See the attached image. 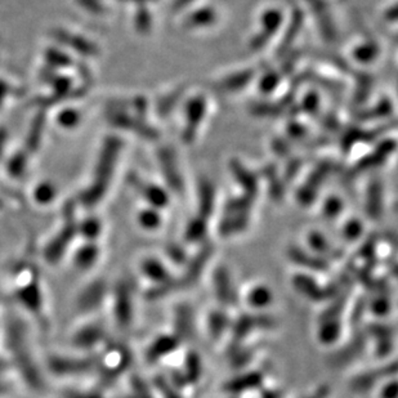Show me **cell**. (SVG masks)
<instances>
[{
    "instance_id": "2",
    "label": "cell",
    "mask_w": 398,
    "mask_h": 398,
    "mask_svg": "<svg viewBox=\"0 0 398 398\" xmlns=\"http://www.w3.org/2000/svg\"><path fill=\"white\" fill-rule=\"evenodd\" d=\"M292 286L298 294L302 295L304 299L313 303L325 302L328 299H332L335 295L339 294L338 292L332 290V287L320 284L317 277H314L312 274L302 272V271H298L296 274L292 276Z\"/></svg>"
},
{
    "instance_id": "17",
    "label": "cell",
    "mask_w": 398,
    "mask_h": 398,
    "mask_svg": "<svg viewBox=\"0 0 398 398\" xmlns=\"http://www.w3.org/2000/svg\"><path fill=\"white\" fill-rule=\"evenodd\" d=\"M303 19L304 15L302 10H295L293 12L292 19H290V22L287 25V30L285 31L283 40H281L280 46L277 48V57H284L285 55L289 53L290 48L293 47V43H294L296 37L299 35L301 29L303 26Z\"/></svg>"
},
{
    "instance_id": "26",
    "label": "cell",
    "mask_w": 398,
    "mask_h": 398,
    "mask_svg": "<svg viewBox=\"0 0 398 398\" xmlns=\"http://www.w3.org/2000/svg\"><path fill=\"white\" fill-rule=\"evenodd\" d=\"M177 310L178 311L176 313V319H174L176 329L182 330V339L190 338L191 332L195 330L193 311H191V307L189 305H180Z\"/></svg>"
},
{
    "instance_id": "14",
    "label": "cell",
    "mask_w": 398,
    "mask_h": 398,
    "mask_svg": "<svg viewBox=\"0 0 398 398\" xmlns=\"http://www.w3.org/2000/svg\"><path fill=\"white\" fill-rule=\"evenodd\" d=\"M395 147H396V144H395L393 140H388V141L380 143L374 151L369 153L368 156L362 158L360 162H357V165L352 169V176H357V173H362V171H369V169L379 167L387 160V158L393 152Z\"/></svg>"
},
{
    "instance_id": "38",
    "label": "cell",
    "mask_w": 398,
    "mask_h": 398,
    "mask_svg": "<svg viewBox=\"0 0 398 398\" xmlns=\"http://www.w3.org/2000/svg\"><path fill=\"white\" fill-rule=\"evenodd\" d=\"M165 254L173 265H186V263L189 262V256H187L186 250L178 244L168 245L165 249Z\"/></svg>"
},
{
    "instance_id": "8",
    "label": "cell",
    "mask_w": 398,
    "mask_h": 398,
    "mask_svg": "<svg viewBox=\"0 0 398 398\" xmlns=\"http://www.w3.org/2000/svg\"><path fill=\"white\" fill-rule=\"evenodd\" d=\"M234 319H231L228 310L217 307L209 311L205 317V328L210 339L214 341H222L223 337L229 334Z\"/></svg>"
},
{
    "instance_id": "32",
    "label": "cell",
    "mask_w": 398,
    "mask_h": 398,
    "mask_svg": "<svg viewBox=\"0 0 398 398\" xmlns=\"http://www.w3.org/2000/svg\"><path fill=\"white\" fill-rule=\"evenodd\" d=\"M379 56V46L374 41L363 43L353 50V57L361 64H369Z\"/></svg>"
},
{
    "instance_id": "40",
    "label": "cell",
    "mask_w": 398,
    "mask_h": 398,
    "mask_svg": "<svg viewBox=\"0 0 398 398\" xmlns=\"http://www.w3.org/2000/svg\"><path fill=\"white\" fill-rule=\"evenodd\" d=\"M320 97L316 92H310L304 95L303 101H302V108H303L304 114L310 115V116H316L320 111Z\"/></svg>"
},
{
    "instance_id": "1",
    "label": "cell",
    "mask_w": 398,
    "mask_h": 398,
    "mask_svg": "<svg viewBox=\"0 0 398 398\" xmlns=\"http://www.w3.org/2000/svg\"><path fill=\"white\" fill-rule=\"evenodd\" d=\"M254 199L243 195L228 200L219 222L218 231L222 237L235 236L247 229L250 222V211Z\"/></svg>"
},
{
    "instance_id": "54",
    "label": "cell",
    "mask_w": 398,
    "mask_h": 398,
    "mask_svg": "<svg viewBox=\"0 0 398 398\" xmlns=\"http://www.w3.org/2000/svg\"><path fill=\"white\" fill-rule=\"evenodd\" d=\"M310 1H314V0H310Z\"/></svg>"
},
{
    "instance_id": "10",
    "label": "cell",
    "mask_w": 398,
    "mask_h": 398,
    "mask_svg": "<svg viewBox=\"0 0 398 398\" xmlns=\"http://www.w3.org/2000/svg\"><path fill=\"white\" fill-rule=\"evenodd\" d=\"M344 330L343 319L320 314L316 329V338L323 347H332L341 341Z\"/></svg>"
},
{
    "instance_id": "53",
    "label": "cell",
    "mask_w": 398,
    "mask_h": 398,
    "mask_svg": "<svg viewBox=\"0 0 398 398\" xmlns=\"http://www.w3.org/2000/svg\"><path fill=\"white\" fill-rule=\"evenodd\" d=\"M227 398H236V397H228V396H227Z\"/></svg>"
},
{
    "instance_id": "23",
    "label": "cell",
    "mask_w": 398,
    "mask_h": 398,
    "mask_svg": "<svg viewBox=\"0 0 398 398\" xmlns=\"http://www.w3.org/2000/svg\"><path fill=\"white\" fill-rule=\"evenodd\" d=\"M254 76L256 73L253 70H244L231 74L219 82V89L226 92H236L249 86L250 82L254 79Z\"/></svg>"
},
{
    "instance_id": "27",
    "label": "cell",
    "mask_w": 398,
    "mask_h": 398,
    "mask_svg": "<svg viewBox=\"0 0 398 398\" xmlns=\"http://www.w3.org/2000/svg\"><path fill=\"white\" fill-rule=\"evenodd\" d=\"M117 122H119V125H122L124 128H128V129H134L135 132L138 133L140 135H142L144 138L147 140H158L159 138V132L158 129H155L151 125L144 123V122H140V120H135V119H131L128 116H119L117 117Z\"/></svg>"
},
{
    "instance_id": "25",
    "label": "cell",
    "mask_w": 398,
    "mask_h": 398,
    "mask_svg": "<svg viewBox=\"0 0 398 398\" xmlns=\"http://www.w3.org/2000/svg\"><path fill=\"white\" fill-rule=\"evenodd\" d=\"M217 19L216 10L210 7H202L198 10L191 12L184 19V28L187 29H198V28H207L209 25L214 23Z\"/></svg>"
},
{
    "instance_id": "37",
    "label": "cell",
    "mask_w": 398,
    "mask_h": 398,
    "mask_svg": "<svg viewBox=\"0 0 398 398\" xmlns=\"http://www.w3.org/2000/svg\"><path fill=\"white\" fill-rule=\"evenodd\" d=\"M392 113V104L389 102V100H383L380 101L379 104H377L375 107H372L369 111H365L359 116L361 120H366V119H378V117H384V116H389Z\"/></svg>"
},
{
    "instance_id": "35",
    "label": "cell",
    "mask_w": 398,
    "mask_h": 398,
    "mask_svg": "<svg viewBox=\"0 0 398 398\" xmlns=\"http://www.w3.org/2000/svg\"><path fill=\"white\" fill-rule=\"evenodd\" d=\"M357 89L353 95V101L354 104H363L368 98H369L370 93H371V86H372V77L366 74H361L359 75V80H357Z\"/></svg>"
},
{
    "instance_id": "41",
    "label": "cell",
    "mask_w": 398,
    "mask_h": 398,
    "mask_svg": "<svg viewBox=\"0 0 398 398\" xmlns=\"http://www.w3.org/2000/svg\"><path fill=\"white\" fill-rule=\"evenodd\" d=\"M135 26L141 32H149L151 30L152 16L151 13L146 8H141L135 15Z\"/></svg>"
},
{
    "instance_id": "36",
    "label": "cell",
    "mask_w": 398,
    "mask_h": 398,
    "mask_svg": "<svg viewBox=\"0 0 398 398\" xmlns=\"http://www.w3.org/2000/svg\"><path fill=\"white\" fill-rule=\"evenodd\" d=\"M343 201L337 196H330L325 200L323 205V217L326 219H335L341 216L343 211Z\"/></svg>"
},
{
    "instance_id": "42",
    "label": "cell",
    "mask_w": 398,
    "mask_h": 398,
    "mask_svg": "<svg viewBox=\"0 0 398 398\" xmlns=\"http://www.w3.org/2000/svg\"><path fill=\"white\" fill-rule=\"evenodd\" d=\"M363 135V131H361L359 128H351L348 132L345 133L341 138V147L344 151H348L353 147V144L361 141Z\"/></svg>"
},
{
    "instance_id": "4",
    "label": "cell",
    "mask_w": 398,
    "mask_h": 398,
    "mask_svg": "<svg viewBox=\"0 0 398 398\" xmlns=\"http://www.w3.org/2000/svg\"><path fill=\"white\" fill-rule=\"evenodd\" d=\"M265 374L258 370H245L235 378L228 379L223 384V389L228 397L240 398L243 393L256 392L263 388Z\"/></svg>"
},
{
    "instance_id": "43",
    "label": "cell",
    "mask_w": 398,
    "mask_h": 398,
    "mask_svg": "<svg viewBox=\"0 0 398 398\" xmlns=\"http://www.w3.org/2000/svg\"><path fill=\"white\" fill-rule=\"evenodd\" d=\"M284 57L285 61L284 64H283V73H284L285 75H289V74L293 73V70H294L295 66H296V64H298V61H299V58H301V52H299V50L292 52V53H289V55H285Z\"/></svg>"
},
{
    "instance_id": "7",
    "label": "cell",
    "mask_w": 398,
    "mask_h": 398,
    "mask_svg": "<svg viewBox=\"0 0 398 398\" xmlns=\"http://www.w3.org/2000/svg\"><path fill=\"white\" fill-rule=\"evenodd\" d=\"M241 299L250 311L267 312L275 303V293L271 286L263 283H256L247 289Z\"/></svg>"
},
{
    "instance_id": "30",
    "label": "cell",
    "mask_w": 398,
    "mask_h": 398,
    "mask_svg": "<svg viewBox=\"0 0 398 398\" xmlns=\"http://www.w3.org/2000/svg\"><path fill=\"white\" fill-rule=\"evenodd\" d=\"M262 171H263V176L268 180V183H269L271 198L276 200V201L283 199L285 195V184L284 182L278 178L275 167L274 165H267Z\"/></svg>"
},
{
    "instance_id": "33",
    "label": "cell",
    "mask_w": 398,
    "mask_h": 398,
    "mask_svg": "<svg viewBox=\"0 0 398 398\" xmlns=\"http://www.w3.org/2000/svg\"><path fill=\"white\" fill-rule=\"evenodd\" d=\"M140 225L141 227L147 229V231H156L158 228H160L162 223V216L159 214V211L155 208L146 209L140 213Z\"/></svg>"
},
{
    "instance_id": "6",
    "label": "cell",
    "mask_w": 398,
    "mask_h": 398,
    "mask_svg": "<svg viewBox=\"0 0 398 398\" xmlns=\"http://www.w3.org/2000/svg\"><path fill=\"white\" fill-rule=\"evenodd\" d=\"M207 113V100L202 95H196L186 106V126L182 133V140L190 143L195 140L200 123Z\"/></svg>"
},
{
    "instance_id": "11",
    "label": "cell",
    "mask_w": 398,
    "mask_h": 398,
    "mask_svg": "<svg viewBox=\"0 0 398 398\" xmlns=\"http://www.w3.org/2000/svg\"><path fill=\"white\" fill-rule=\"evenodd\" d=\"M158 158L160 162L162 176L167 180V183L169 184L171 190L180 193L183 191V180H182V176L177 165V159H176L174 152L169 147H162L158 151Z\"/></svg>"
},
{
    "instance_id": "47",
    "label": "cell",
    "mask_w": 398,
    "mask_h": 398,
    "mask_svg": "<svg viewBox=\"0 0 398 398\" xmlns=\"http://www.w3.org/2000/svg\"><path fill=\"white\" fill-rule=\"evenodd\" d=\"M260 398H283V393L278 389H260Z\"/></svg>"
},
{
    "instance_id": "39",
    "label": "cell",
    "mask_w": 398,
    "mask_h": 398,
    "mask_svg": "<svg viewBox=\"0 0 398 398\" xmlns=\"http://www.w3.org/2000/svg\"><path fill=\"white\" fill-rule=\"evenodd\" d=\"M280 84V75L276 71H268L259 82V91L263 95H271Z\"/></svg>"
},
{
    "instance_id": "29",
    "label": "cell",
    "mask_w": 398,
    "mask_h": 398,
    "mask_svg": "<svg viewBox=\"0 0 398 398\" xmlns=\"http://www.w3.org/2000/svg\"><path fill=\"white\" fill-rule=\"evenodd\" d=\"M184 91H186L184 86H180V88L174 89L171 93L162 97L156 104L158 115L162 117H167L168 115L171 114V111L174 110V107L180 102V98L184 95Z\"/></svg>"
},
{
    "instance_id": "20",
    "label": "cell",
    "mask_w": 398,
    "mask_h": 398,
    "mask_svg": "<svg viewBox=\"0 0 398 398\" xmlns=\"http://www.w3.org/2000/svg\"><path fill=\"white\" fill-rule=\"evenodd\" d=\"M366 213L371 219H380L383 214V190L379 180H371L366 193Z\"/></svg>"
},
{
    "instance_id": "52",
    "label": "cell",
    "mask_w": 398,
    "mask_h": 398,
    "mask_svg": "<svg viewBox=\"0 0 398 398\" xmlns=\"http://www.w3.org/2000/svg\"><path fill=\"white\" fill-rule=\"evenodd\" d=\"M132 1H137V3H149V1H156V0H132Z\"/></svg>"
},
{
    "instance_id": "13",
    "label": "cell",
    "mask_w": 398,
    "mask_h": 398,
    "mask_svg": "<svg viewBox=\"0 0 398 398\" xmlns=\"http://www.w3.org/2000/svg\"><path fill=\"white\" fill-rule=\"evenodd\" d=\"M284 16L278 10H269L262 16V31L258 32L250 41L252 49H260L274 37L283 23Z\"/></svg>"
},
{
    "instance_id": "48",
    "label": "cell",
    "mask_w": 398,
    "mask_h": 398,
    "mask_svg": "<svg viewBox=\"0 0 398 398\" xmlns=\"http://www.w3.org/2000/svg\"><path fill=\"white\" fill-rule=\"evenodd\" d=\"M338 123H339V122H338V119H337L334 115H328V116L323 117V126L328 128V129H335V128H338V125H339Z\"/></svg>"
},
{
    "instance_id": "28",
    "label": "cell",
    "mask_w": 398,
    "mask_h": 398,
    "mask_svg": "<svg viewBox=\"0 0 398 398\" xmlns=\"http://www.w3.org/2000/svg\"><path fill=\"white\" fill-rule=\"evenodd\" d=\"M207 232H208L207 219L198 216L196 218L191 219L189 222V225L186 227V232H184V238L187 243L196 244V243L204 241V238L207 236Z\"/></svg>"
},
{
    "instance_id": "45",
    "label": "cell",
    "mask_w": 398,
    "mask_h": 398,
    "mask_svg": "<svg viewBox=\"0 0 398 398\" xmlns=\"http://www.w3.org/2000/svg\"><path fill=\"white\" fill-rule=\"evenodd\" d=\"M301 168H302V160H299V159H294V160L289 162L286 169H285V180L290 182V180H294L298 171H301Z\"/></svg>"
},
{
    "instance_id": "21",
    "label": "cell",
    "mask_w": 398,
    "mask_h": 398,
    "mask_svg": "<svg viewBox=\"0 0 398 398\" xmlns=\"http://www.w3.org/2000/svg\"><path fill=\"white\" fill-rule=\"evenodd\" d=\"M134 186H137V189L142 191L144 199L147 200L151 204L153 208H165L169 204V195L168 192L155 184H146V183H140V180L134 178Z\"/></svg>"
},
{
    "instance_id": "16",
    "label": "cell",
    "mask_w": 398,
    "mask_h": 398,
    "mask_svg": "<svg viewBox=\"0 0 398 398\" xmlns=\"http://www.w3.org/2000/svg\"><path fill=\"white\" fill-rule=\"evenodd\" d=\"M313 15L317 19V25L320 32L325 39V41L332 43L338 37L337 34V28L332 21V15L328 8V4L323 0H314L313 1Z\"/></svg>"
},
{
    "instance_id": "9",
    "label": "cell",
    "mask_w": 398,
    "mask_h": 398,
    "mask_svg": "<svg viewBox=\"0 0 398 398\" xmlns=\"http://www.w3.org/2000/svg\"><path fill=\"white\" fill-rule=\"evenodd\" d=\"M140 271L153 286L168 284L174 278L171 267H168L162 259L156 256L144 258L140 265Z\"/></svg>"
},
{
    "instance_id": "22",
    "label": "cell",
    "mask_w": 398,
    "mask_h": 398,
    "mask_svg": "<svg viewBox=\"0 0 398 398\" xmlns=\"http://www.w3.org/2000/svg\"><path fill=\"white\" fill-rule=\"evenodd\" d=\"M370 338H374L372 341L375 343V352L379 354L380 357H386L392 351V343H393V337H392V330L390 328L387 329L386 325H375L371 328V335Z\"/></svg>"
},
{
    "instance_id": "34",
    "label": "cell",
    "mask_w": 398,
    "mask_h": 398,
    "mask_svg": "<svg viewBox=\"0 0 398 398\" xmlns=\"http://www.w3.org/2000/svg\"><path fill=\"white\" fill-rule=\"evenodd\" d=\"M362 234H363V225H362L360 219L357 218H351L350 220H347L345 225L343 226V229H341V237L350 244L360 240Z\"/></svg>"
},
{
    "instance_id": "12",
    "label": "cell",
    "mask_w": 398,
    "mask_h": 398,
    "mask_svg": "<svg viewBox=\"0 0 398 398\" xmlns=\"http://www.w3.org/2000/svg\"><path fill=\"white\" fill-rule=\"evenodd\" d=\"M307 244L310 247V252H312L313 254L323 258L330 263L332 260H337V262L341 260L344 256L343 249L334 247L332 241L320 231H311L307 236Z\"/></svg>"
},
{
    "instance_id": "31",
    "label": "cell",
    "mask_w": 398,
    "mask_h": 398,
    "mask_svg": "<svg viewBox=\"0 0 398 398\" xmlns=\"http://www.w3.org/2000/svg\"><path fill=\"white\" fill-rule=\"evenodd\" d=\"M184 378L187 380V383H196L201 377L202 372V365H201V360H200L199 354L195 352H191L186 359H184V370L182 371Z\"/></svg>"
},
{
    "instance_id": "5",
    "label": "cell",
    "mask_w": 398,
    "mask_h": 398,
    "mask_svg": "<svg viewBox=\"0 0 398 398\" xmlns=\"http://www.w3.org/2000/svg\"><path fill=\"white\" fill-rule=\"evenodd\" d=\"M287 259L294 265H299L302 272H308L312 275H320V274H328L332 271V263L325 260L312 252H307L305 249L301 247H292L287 249Z\"/></svg>"
},
{
    "instance_id": "15",
    "label": "cell",
    "mask_w": 398,
    "mask_h": 398,
    "mask_svg": "<svg viewBox=\"0 0 398 398\" xmlns=\"http://www.w3.org/2000/svg\"><path fill=\"white\" fill-rule=\"evenodd\" d=\"M180 341L174 334H162L155 338L147 351V360L150 362H158L168 357L173 352L177 351Z\"/></svg>"
},
{
    "instance_id": "50",
    "label": "cell",
    "mask_w": 398,
    "mask_h": 398,
    "mask_svg": "<svg viewBox=\"0 0 398 398\" xmlns=\"http://www.w3.org/2000/svg\"><path fill=\"white\" fill-rule=\"evenodd\" d=\"M328 392H329L328 387H323V388L317 389V392H314L313 395H307L302 398H325L328 396Z\"/></svg>"
},
{
    "instance_id": "24",
    "label": "cell",
    "mask_w": 398,
    "mask_h": 398,
    "mask_svg": "<svg viewBox=\"0 0 398 398\" xmlns=\"http://www.w3.org/2000/svg\"><path fill=\"white\" fill-rule=\"evenodd\" d=\"M214 201H216V192L214 186L208 182L202 180L199 187V216L202 218L208 219L213 210H214Z\"/></svg>"
},
{
    "instance_id": "46",
    "label": "cell",
    "mask_w": 398,
    "mask_h": 398,
    "mask_svg": "<svg viewBox=\"0 0 398 398\" xmlns=\"http://www.w3.org/2000/svg\"><path fill=\"white\" fill-rule=\"evenodd\" d=\"M272 147L278 156H286L290 152V144L281 138H276Z\"/></svg>"
},
{
    "instance_id": "3",
    "label": "cell",
    "mask_w": 398,
    "mask_h": 398,
    "mask_svg": "<svg viewBox=\"0 0 398 398\" xmlns=\"http://www.w3.org/2000/svg\"><path fill=\"white\" fill-rule=\"evenodd\" d=\"M211 290L219 307H223L226 310L238 304L241 299L232 275L226 265H218L214 269L211 277Z\"/></svg>"
},
{
    "instance_id": "44",
    "label": "cell",
    "mask_w": 398,
    "mask_h": 398,
    "mask_svg": "<svg viewBox=\"0 0 398 398\" xmlns=\"http://www.w3.org/2000/svg\"><path fill=\"white\" fill-rule=\"evenodd\" d=\"M287 133L294 140H303L304 137L307 135V133H308V129L303 124L298 123V122H292L287 125Z\"/></svg>"
},
{
    "instance_id": "49",
    "label": "cell",
    "mask_w": 398,
    "mask_h": 398,
    "mask_svg": "<svg viewBox=\"0 0 398 398\" xmlns=\"http://www.w3.org/2000/svg\"><path fill=\"white\" fill-rule=\"evenodd\" d=\"M192 1H195V0H174L173 4H171V10H174V12H180V10H183L187 6H190Z\"/></svg>"
},
{
    "instance_id": "51",
    "label": "cell",
    "mask_w": 398,
    "mask_h": 398,
    "mask_svg": "<svg viewBox=\"0 0 398 398\" xmlns=\"http://www.w3.org/2000/svg\"><path fill=\"white\" fill-rule=\"evenodd\" d=\"M386 17L388 21H396L397 19V10H396V6H393L392 8H389L388 12L386 13Z\"/></svg>"
},
{
    "instance_id": "18",
    "label": "cell",
    "mask_w": 398,
    "mask_h": 398,
    "mask_svg": "<svg viewBox=\"0 0 398 398\" xmlns=\"http://www.w3.org/2000/svg\"><path fill=\"white\" fill-rule=\"evenodd\" d=\"M231 171L237 183L245 192L244 195L256 199V193H258V180L256 176L252 171H247V168L243 167V164L237 160L231 162Z\"/></svg>"
},
{
    "instance_id": "19",
    "label": "cell",
    "mask_w": 398,
    "mask_h": 398,
    "mask_svg": "<svg viewBox=\"0 0 398 398\" xmlns=\"http://www.w3.org/2000/svg\"><path fill=\"white\" fill-rule=\"evenodd\" d=\"M378 371H368L356 375L351 381V387L356 393H368L370 389L374 388L380 379L389 378V371L387 368L377 369Z\"/></svg>"
}]
</instances>
